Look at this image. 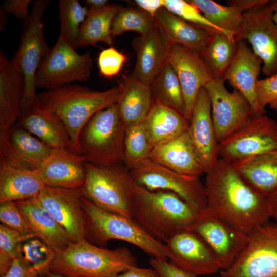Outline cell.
Returning a JSON list of instances; mask_svg holds the SVG:
<instances>
[{"label": "cell", "instance_id": "obj_1", "mask_svg": "<svg viewBox=\"0 0 277 277\" xmlns=\"http://www.w3.org/2000/svg\"><path fill=\"white\" fill-rule=\"evenodd\" d=\"M206 174V211L248 236L269 222L268 197L250 187L231 162L219 159Z\"/></svg>", "mask_w": 277, "mask_h": 277}, {"label": "cell", "instance_id": "obj_2", "mask_svg": "<svg viewBox=\"0 0 277 277\" xmlns=\"http://www.w3.org/2000/svg\"><path fill=\"white\" fill-rule=\"evenodd\" d=\"M132 210L133 219L147 234L164 244L189 229L199 214L176 193L149 190L136 183Z\"/></svg>", "mask_w": 277, "mask_h": 277}, {"label": "cell", "instance_id": "obj_3", "mask_svg": "<svg viewBox=\"0 0 277 277\" xmlns=\"http://www.w3.org/2000/svg\"><path fill=\"white\" fill-rule=\"evenodd\" d=\"M120 85L105 91H94L78 85H67L37 95L39 103L56 115L65 126L80 153V131L97 112L118 103Z\"/></svg>", "mask_w": 277, "mask_h": 277}, {"label": "cell", "instance_id": "obj_4", "mask_svg": "<svg viewBox=\"0 0 277 277\" xmlns=\"http://www.w3.org/2000/svg\"><path fill=\"white\" fill-rule=\"evenodd\" d=\"M136 267V258L128 248L110 250L83 239L70 242L64 251L55 254L45 270L66 277H117Z\"/></svg>", "mask_w": 277, "mask_h": 277}, {"label": "cell", "instance_id": "obj_5", "mask_svg": "<svg viewBox=\"0 0 277 277\" xmlns=\"http://www.w3.org/2000/svg\"><path fill=\"white\" fill-rule=\"evenodd\" d=\"M82 204L89 242L105 248L110 240H121L137 246L151 257L168 260L166 245L150 236L133 219L105 211L83 196Z\"/></svg>", "mask_w": 277, "mask_h": 277}, {"label": "cell", "instance_id": "obj_6", "mask_svg": "<svg viewBox=\"0 0 277 277\" xmlns=\"http://www.w3.org/2000/svg\"><path fill=\"white\" fill-rule=\"evenodd\" d=\"M125 127L117 103L95 113L78 137L80 151L86 162L101 166L122 164Z\"/></svg>", "mask_w": 277, "mask_h": 277}, {"label": "cell", "instance_id": "obj_7", "mask_svg": "<svg viewBox=\"0 0 277 277\" xmlns=\"http://www.w3.org/2000/svg\"><path fill=\"white\" fill-rule=\"evenodd\" d=\"M86 170L85 182L81 188L83 196L105 211L133 219L135 183L130 170L123 164L101 166L87 162Z\"/></svg>", "mask_w": 277, "mask_h": 277}, {"label": "cell", "instance_id": "obj_8", "mask_svg": "<svg viewBox=\"0 0 277 277\" xmlns=\"http://www.w3.org/2000/svg\"><path fill=\"white\" fill-rule=\"evenodd\" d=\"M49 3L48 0L33 2L28 18L24 21L21 43L12 60L25 80L22 114L39 103L34 79L39 64L49 49L44 38L42 21Z\"/></svg>", "mask_w": 277, "mask_h": 277}, {"label": "cell", "instance_id": "obj_9", "mask_svg": "<svg viewBox=\"0 0 277 277\" xmlns=\"http://www.w3.org/2000/svg\"><path fill=\"white\" fill-rule=\"evenodd\" d=\"M92 66L89 52L78 53L60 34L55 44L49 49L39 64L35 75V87L48 91L74 82H85Z\"/></svg>", "mask_w": 277, "mask_h": 277}, {"label": "cell", "instance_id": "obj_10", "mask_svg": "<svg viewBox=\"0 0 277 277\" xmlns=\"http://www.w3.org/2000/svg\"><path fill=\"white\" fill-rule=\"evenodd\" d=\"M220 277H277V223L260 227Z\"/></svg>", "mask_w": 277, "mask_h": 277}, {"label": "cell", "instance_id": "obj_11", "mask_svg": "<svg viewBox=\"0 0 277 277\" xmlns=\"http://www.w3.org/2000/svg\"><path fill=\"white\" fill-rule=\"evenodd\" d=\"M130 172L140 186L149 190L174 192L199 213L206 209L205 186L200 177L179 173L149 159Z\"/></svg>", "mask_w": 277, "mask_h": 277}, {"label": "cell", "instance_id": "obj_12", "mask_svg": "<svg viewBox=\"0 0 277 277\" xmlns=\"http://www.w3.org/2000/svg\"><path fill=\"white\" fill-rule=\"evenodd\" d=\"M277 150V122L266 114H252L219 145V156L229 162Z\"/></svg>", "mask_w": 277, "mask_h": 277}, {"label": "cell", "instance_id": "obj_13", "mask_svg": "<svg viewBox=\"0 0 277 277\" xmlns=\"http://www.w3.org/2000/svg\"><path fill=\"white\" fill-rule=\"evenodd\" d=\"M269 1L244 13L235 41H247L261 60L262 71L267 77L277 73V25L272 17Z\"/></svg>", "mask_w": 277, "mask_h": 277}, {"label": "cell", "instance_id": "obj_14", "mask_svg": "<svg viewBox=\"0 0 277 277\" xmlns=\"http://www.w3.org/2000/svg\"><path fill=\"white\" fill-rule=\"evenodd\" d=\"M223 77H214L205 86L211 105V117L219 143L227 138L253 114L245 97L238 90L229 92Z\"/></svg>", "mask_w": 277, "mask_h": 277}, {"label": "cell", "instance_id": "obj_15", "mask_svg": "<svg viewBox=\"0 0 277 277\" xmlns=\"http://www.w3.org/2000/svg\"><path fill=\"white\" fill-rule=\"evenodd\" d=\"M80 189L45 185L37 196L44 208L65 229L71 242L86 239V220Z\"/></svg>", "mask_w": 277, "mask_h": 277}, {"label": "cell", "instance_id": "obj_16", "mask_svg": "<svg viewBox=\"0 0 277 277\" xmlns=\"http://www.w3.org/2000/svg\"><path fill=\"white\" fill-rule=\"evenodd\" d=\"M165 244L169 261L185 271L197 276L214 274L221 270L211 248L190 229L176 234Z\"/></svg>", "mask_w": 277, "mask_h": 277}, {"label": "cell", "instance_id": "obj_17", "mask_svg": "<svg viewBox=\"0 0 277 277\" xmlns=\"http://www.w3.org/2000/svg\"><path fill=\"white\" fill-rule=\"evenodd\" d=\"M190 229L200 234L210 246L221 270H226L232 265L249 239L205 210L199 213Z\"/></svg>", "mask_w": 277, "mask_h": 277}, {"label": "cell", "instance_id": "obj_18", "mask_svg": "<svg viewBox=\"0 0 277 277\" xmlns=\"http://www.w3.org/2000/svg\"><path fill=\"white\" fill-rule=\"evenodd\" d=\"M52 151L16 123L0 136V166L38 170Z\"/></svg>", "mask_w": 277, "mask_h": 277}, {"label": "cell", "instance_id": "obj_19", "mask_svg": "<svg viewBox=\"0 0 277 277\" xmlns=\"http://www.w3.org/2000/svg\"><path fill=\"white\" fill-rule=\"evenodd\" d=\"M188 133L205 173L219 160V143L211 117V101L205 87L200 90L193 108Z\"/></svg>", "mask_w": 277, "mask_h": 277}, {"label": "cell", "instance_id": "obj_20", "mask_svg": "<svg viewBox=\"0 0 277 277\" xmlns=\"http://www.w3.org/2000/svg\"><path fill=\"white\" fill-rule=\"evenodd\" d=\"M168 61L180 81L185 106V117L189 122L200 90L214 77L199 53L180 45H172Z\"/></svg>", "mask_w": 277, "mask_h": 277}, {"label": "cell", "instance_id": "obj_21", "mask_svg": "<svg viewBox=\"0 0 277 277\" xmlns=\"http://www.w3.org/2000/svg\"><path fill=\"white\" fill-rule=\"evenodd\" d=\"M132 45L136 57L133 73L150 85L168 62L172 45L156 22L147 34L134 38Z\"/></svg>", "mask_w": 277, "mask_h": 277}, {"label": "cell", "instance_id": "obj_22", "mask_svg": "<svg viewBox=\"0 0 277 277\" xmlns=\"http://www.w3.org/2000/svg\"><path fill=\"white\" fill-rule=\"evenodd\" d=\"M84 157L66 148L52 149L38 172L46 186L67 189H80L86 176Z\"/></svg>", "mask_w": 277, "mask_h": 277}, {"label": "cell", "instance_id": "obj_23", "mask_svg": "<svg viewBox=\"0 0 277 277\" xmlns=\"http://www.w3.org/2000/svg\"><path fill=\"white\" fill-rule=\"evenodd\" d=\"M235 55L230 66L223 74L225 81H227L234 90L240 92L250 104L253 114H265L258 102L256 86L262 69L261 60L247 45L246 41L237 42Z\"/></svg>", "mask_w": 277, "mask_h": 277}, {"label": "cell", "instance_id": "obj_24", "mask_svg": "<svg viewBox=\"0 0 277 277\" xmlns=\"http://www.w3.org/2000/svg\"><path fill=\"white\" fill-rule=\"evenodd\" d=\"M26 89L23 73L0 52V136L15 124L22 114Z\"/></svg>", "mask_w": 277, "mask_h": 277}, {"label": "cell", "instance_id": "obj_25", "mask_svg": "<svg viewBox=\"0 0 277 277\" xmlns=\"http://www.w3.org/2000/svg\"><path fill=\"white\" fill-rule=\"evenodd\" d=\"M17 123L52 149L66 148L81 154L61 120L39 102L23 113Z\"/></svg>", "mask_w": 277, "mask_h": 277}, {"label": "cell", "instance_id": "obj_26", "mask_svg": "<svg viewBox=\"0 0 277 277\" xmlns=\"http://www.w3.org/2000/svg\"><path fill=\"white\" fill-rule=\"evenodd\" d=\"M30 232L55 253L64 251L71 242L69 235L44 208L37 197L15 202Z\"/></svg>", "mask_w": 277, "mask_h": 277}, {"label": "cell", "instance_id": "obj_27", "mask_svg": "<svg viewBox=\"0 0 277 277\" xmlns=\"http://www.w3.org/2000/svg\"><path fill=\"white\" fill-rule=\"evenodd\" d=\"M149 159L181 174L200 177L205 174L197 157L188 130L153 147Z\"/></svg>", "mask_w": 277, "mask_h": 277}, {"label": "cell", "instance_id": "obj_28", "mask_svg": "<svg viewBox=\"0 0 277 277\" xmlns=\"http://www.w3.org/2000/svg\"><path fill=\"white\" fill-rule=\"evenodd\" d=\"M231 163L242 179L261 194L268 197L277 190V150Z\"/></svg>", "mask_w": 277, "mask_h": 277}, {"label": "cell", "instance_id": "obj_29", "mask_svg": "<svg viewBox=\"0 0 277 277\" xmlns=\"http://www.w3.org/2000/svg\"><path fill=\"white\" fill-rule=\"evenodd\" d=\"M152 149L188 130L189 122L173 108L154 101L143 121Z\"/></svg>", "mask_w": 277, "mask_h": 277}, {"label": "cell", "instance_id": "obj_30", "mask_svg": "<svg viewBox=\"0 0 277 277\" xmlns=\"http://www.w3.org/2000/svg\"><path fill=\"white\" fill-rule=\"evenodd\" d=\"M154 18L172 45H180L200 54L212 32L185 21L164 7L157 11Z\"/></svg>", "mask_w": 277, "mask_h": 277}, {"label": "cell", "instance_id": "obj_31", "mask_svg": "<svg viewBox=\"0 0 277 277\" xmlns=\"http://www.w3.org/2000/svg\"><path fill=\"white\" fill-rule=\"evenodd\" d=\"M122 92L118 103L120 114L125 126L143 122L154 99L150 86L132 73L121 84Z\"/></svg>", "mask_w": 277, "mask_h": 277}, {"label": "cell", "instance_id": "obj_32", "mask_svg": "<svg viewBox=\"0 0 277 277\" xmlns=\"http://www.w3.org/2000/svg\"><path fill=\"white\" fill-rule=\"evenodd\" d=\"M44 186L37 170L0 166V203L37 197Z\"/></svg>", "mask_w": 277, "mask_h": 277}, {"label": "cell", "instance_id": "obj_33", "mask_svg": "<svg viewBox=\"0 0 277 277\" xmlns=\"http://www.w3.org/2000/svg\"><path fill=\"white\" fill-rule=\"evenodd\" d=\"M122 6L108 4L100 10L89 9L87 15L81 26L77 47L95 45L103 42L110 45L113 38L110 30L114 17Z\"/></svg>", "mask_w": 277, "mask_h": 277}, {"label": "cell", "instance_id": "obj_34", "mask_svg": "<svg viewBox=\"0 0 277 277\" xmlns=\"http://www.w3.org/2000/svg\"><path fill=\"white\" fill-rule=\"evenodd\" d=\"M210 22L235 37L242 27L244 13L232 1L224 6L211 0H189Z\"/></svg>", "mask_w": 277, "mask_h": 277}, {"label": "cell", "instance_id": "obj_35", "mask_svg": "<svg viewBox=\"0 0 277 277\" xmlns=\"http://www.w3.org/2000/svg\"><path fill=\"white\" fill-rule=\"evenodd\" d=\"M235 39L220 31L212 32L200 54L214 77H223L236 52Z\"/></svg>", "mask_w": 277, "mask_h": 277}, {"label": "cell", "instance_id": "obj_36", "mask_svg": "<svg viewBox=\"0 0 277 277\" xmlns=\"http://www.w3.org/2000/svg\"><path fill=\"white\" fill-rule=\"evenodd\" d=\"M150 86L154 101L173 108L185 117V106L180 82L169 61Z\"/></svg>", "mask_w": 277, "mask_h": 277}, {"label": "cell", "instance_id": "obj_37", "mask_svg": "<svg viewBox=\"0 0 277 277\" xmlns=\"http://www.w3.org/2000/svg\"><path fill=\"white\" fill-rule=\"evenodd\" d=\"M152 150L143 122L125 127L123 164L131 170L148 159Z\"/></svg>", "mask_w": 277, "mask_h": 277}, {"label": "cell", "instance_id": "obj_38", "mask_svg": "<svg viewBox=\"0 0 277 277\" xmlns=\"http://www.w3.org/2000/svg\"><path fill=\"white\" fill-rule=\"evenodd\" d=\"M155 24L153 17L140 9L122 8L114 17L110 33L113 39L128 31H134L140 35L147 34Z\"/></svg>", "mask_w": 277, "mask_h": 277}, {"label": "cell", "instance_id": "obj_39", "mask_svg": "<svg viewBox=\"0 0 277 277\" xmlns=\"http://www.w3.org/2000/svg\"><path fill=\"white\" fill-rule=\"evenodd\" d=\"M58 3L60 34L76 49L81 26L87 15L89 9L82 6L77 0H60Z\"/></svg>", "mask_w": 277, "mask_h": 277}, {"label": "cell", "instance_id": "obj_40", "mask_svg": "<svg viewBox=\"0 0 277 277\" xmlns=\"http://www.w3.org/2000/svg\"><path fill=\"white\" fill-rule=\"evenodd\" d=\"M35 238L33 234H23L4 225H0V276L4 275L13 261L22 254L23 243Z\"/></svg>", "mask_w": 277, "mask_h": 277}, {"label": "cell", "instance_id": "obj_41", "mask_svg": "<svg viewBox=\"0 0 277 277\" xmlns=\"http://www.w3.org/2000/svg\"><path fill=\"white\" fill-rule=\"evenodd\" d=\"M164 7L170 13L190 24L211 32H221L235 39L233 35L210 22L196 7L187 1L164 0Z\"/></svg>", "mask_w": 277, "mask_h": 277}, {"label": "cell", "instance_id": "obj_42", "mask_svg": "<svg viewBox=\"0 0 277 277\" xmlns=\"http://www.w3.org/2000/svg\"><path fill=\"white\" fill-rule=\"evenodd\" d=\"M22 250L26 262L39 274L47 268L56 254L51 248L36 238L25 242L22 245Z\"/></svg>", "mask_w": 277, "mask_h": 277}, {"label": "cell", "instance_id": "obj_43", "mask_svg": "<svg viewBox=\"0 0 277 277\" xmlns=\"http://www.w3.org/2000/svg\"><path fill=\"white\" fill-rule=\"evenodd\" d=\"M126 60V56L113 47L104 49L97 59L100 74L107 78L116 75Z\"/></svg>", "mask_w": 277, "mask_h": 277}, {"label": "cell", "instance_id": "obj_44", "mask_svg": "<svg viewBox=\"0 0 277 277\" xmlns=\"http://www.w3.org/2000/svg\"><path fill=\"white\" fill-rule=\"evenodd\" d=\"M0 221L2 224L21 234H32L24 217L14 201H8L0 203Z\"/></svg>", "mask_w": 277, "mask_h": 277}, {"label": "cell", "instance_id": "obj_45", "mask_svg": "<svg viewBox=\"0 0 277 277\" xmlns=\"http://www.w3.org/2000/svg\"><path fill=\"white\" fill-rule=\"evenodd\" d=\"M259 104L265 110L266 106L277 110V73L259 80L256 86Z\"/></svg>", "mask_w": 277, "mask_h": 277}, {"label": "cell", "instance_id": "obj_46", "mask_svg": "<svg viewBox=\"0 0 277 277\" xmlns=\"http://www.w3.org/2000/svg\"><path fill=\"white\" fill-rule=\"evenodd\" d=\"M150 266L156 270L162 277H196L195 274L185 271L167 260L151 257Z\"/></svg>", "mask_w": 277, "mask_h": 277}, {"label": "cell", "instance_id": "obj_47", "mask_svg": "<svg viewBox=\"0 0 277 277\" xmlns=\"http://www.w3.org/2000/svg\"><path fill=\"white\" fill-rule=\"evenodd\" d=\"M40 274L24 258L22 254L16 258L7 271L1 277H37Z\"/></svg>", "mask_w": 277, "mask_h": 277}, {"label": "cell", "instance_id": "obj_48", "mask_svg": "<svg viewBox=\"0 0 277 277\" xmlns=\"http://www.w3.org/2000/svg\"><path fill=\"white\" fill-rule=\"evenodd\" d=\"M30 3V0H6L1 10L7 14L12 15L17 19L25 21L30 15L28 6Z\"/></svg>", "mask_w": 277, "mask_h": 277}, {"label": "cell", "instance_id": "obj_49", "mask_svg": "<svg viewBox=\"0 0 277 277\" xmlns=\"http://www.w3.org/2000/svg\"><path fill=\"white\" fill-rule=\"evenodd\" d=\"M117 277H162L154 268L133 267L121 273Z\"/></svg>", "mask_w": 277, "mask_h": 277}, {"label": "cell", "instance_id": "obj_50", "mask_svg": "<svg viewBox=\"0 0 277 277\" xmlns=\"http://www.w3.org/2000/svg\"><path fill=\"white\" fill-rule=\"evenodd\" d=\"M138 7L154 17L157 11L164 7V0H135Z\"/></svg>", "mask_w": 277, "mask_h": 277}, {"label": "cell", "instance_id": "obj_51", "mask_svg": "<svg viewBox=\"0 0 277 277\" xmlns=\"http://www.w3.org/2000/svg\"><path fill=\"white\" fill-rule=\"evenodd\" d=\"M268 207L270 217L277 223V190L268 197Z\"/></svg>", "mask_w": 277, "mask_h": 277}, {"label": "cell", "instance_id": "obj_52", "mask_svg": "<svg viewBox=\"0 0 277 277\" xmlns=\"http://www.w3.org/2000/svg\"><path fill=\"white\" fill-rule=\"evenodd\" d=\"M85 3L86 6L89 7L90 10H100L108 4L107 0H86Z\"/></svg>", "mask_w": 277, "mask_h": 277}, {"label": "cell", "instance_id": "obj_53", "mask_svg": "<svg viewBox=\"0 0 277 277\" xmlns=\"http://www.w3.org/2000/svg\"><path fill=\"white\" fill-rule=\"evenodd\" d=\"M269 4L272 11V19L277 25V0L270 1Z\"/></svg>", "mask_w": 277, "mask_h": 277}, {"label": "cell", "instance_id": "obj_54", "mask_svg": "<svg viewBox=\"0 0 277 277\" xmlns=\"http://www.w3.org/2000/svg\"><path fill=\"white\" fill-rule=\"evenodd\" d=\"M41 274L43 275L44 277H66L65 276L52 272L48 270H44Z\"/></svg>", "mask_w": 277, "mask_h": 277}, {"label": "cell", "instance_id": "obj_55", "mask_svg": "<svg viewBox=\"0 0 277 277\" xmlns=\"http://www.w3.org/2000/svg\"><path fill=\"white\" fill-rule=\"evenodd\" d=\"M7 15L3 10H1V28L3 29L7 23Z\"/></svg>", "mask_w": 277, "mask_h": 277}, {"label": "cell", "instance_id": "obj_56", "mask_svg": "<svg viewBox=\"0 0 277 277\" xmlns=\"http://www.w3.org/2000/svg\"><path fill=\"white\" fill-rule=\"evenodd\" d=\"M37 277H44V276L41 274H40Z\"/></svg>", "mask_w": 277, "mask_h": 277}]
</instances>
